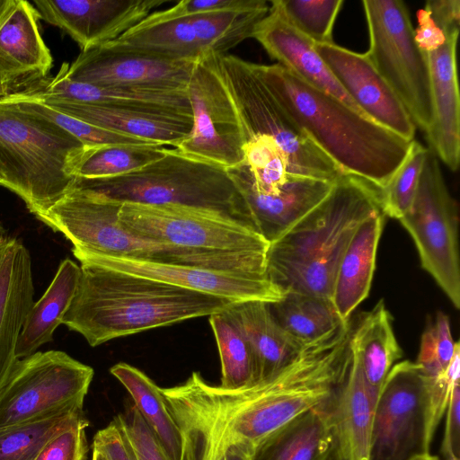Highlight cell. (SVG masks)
<instances>
[{
    "instance_id": "1",
    "label": "cell",
    "mask_w": 460,
    "mask_h": 460,
    "mask_svg": "<svg viewBox=\"0 0 460 460\" xmlns=\"http://www.w3.org/2000/svg\"><path fill=\"white\" fill-rule=\"evenodd\" d=\"M63 324L92 347L226 310L231 301L151 279L81 262Z\"/></svg>"
},
{
    "instance_id": "2",
    "label": "cell",
    "mask_w": 460,
    "mask_h": 460,
    "mask_svg": "<svg viewBox=\"0 0 460 460\" xmlns=\"http://www.w3.org/2000/svg\"><path fill=\"white\" fill-rule=\"evenodd\" d=\"M253 67L310 139L344 172L385 188L411 144L279 64Z\"/></svg>"
},
{
    "instance_id": "3",
    "label": "cell",
    "mask_w": 460,
    "mask_h": 460,
    "mask_svg": "<svg viewBox=\"0 0 460 460\" xmlns=\"http://www.w3.org/2000/svg\"><path fill=\"white\" fill-rule=\"evenodd\" d=\"M379 211L380 189L343 173L316 207L270 243L269 279L284 294L331 299L340 261L354 233Z\"/></svg>"
},
{
    "instance_id": "4",
    "label": "cell",
    "mask_w": 460,
    "mask_h": 460,
    "mask_svg": "<svg viewBox=\"0 0 460 460\" xmlns=\"http://www.w3.org/2000/svg\"><path fill=\"white\" fill-rule=\"evenodd\" d=\"M84 147L50 120L0 98V185L37 219L74 186Z\"/></svg>"
},
{
    "instance_id": "5",
    "label": "cell",
    "mask_w": 460,
    "mask_h": 460,
    "mask_svg": "<svg viewBox=\"0 0 460 460\" xmlns=\"http://www.w3.org/2000/svg\"><path fill=\"white\" fill-rule=\"evenodd\" d=\"M122 202L74 185L39 220L61 233L73 245L75 257L86 254L130 257L243 272L248 256L178 248L140 238L119 221Z\"/></svg>"
},
{
    "instance_id": "6",
    "label": "cell",
    "mask_w": 460,
    "mask_h": 460,
    "mask_svg": "<svg viewBox=\"0 0 460 460\" xmlns=\"http://www.w3.org/2000/svg\"><path fill=\"white\" fill-rule=\"evenodd\" d=\"M74 185L122 203L174 204L215 210L253 227L226 169L188 157L172 147L163 157L137 171L102 180H76Z\"/></svg>"
},
{
    "instance_id": "7",
    "label": "cell",
    "mask_w": 460,
    "mask_h": 460,
    "mask_svg": "<svg viewBox=\"0 0 460 460\" xmlns=\"http://www.w3.org/2000/svg\"><path fill=\"white\" fill-rule=\"evenodd\" d=\"M238 115L245 143L270 140L294 175L335 181L344 172L296 124L253 67L231 54H207Z\"/></svg>"
},
{
    "instance_id": "8",
    "label": "cell",
    "mask_w": 460,
    "mask_h": 460,
    "mask_svg": "<svg viewBox=\"0 0 460 460\" xmlns=\"http://www.w3.org/2000/svg\"><path fill=\"white\" fill-rule=\"evenodd\" d=\"M369 49L366 57L398 97L410 118L427 133L433 102L427 54L414 40L409 11L400 0H364Z\"/></svg>"
},
{
    "instance_id": "9",
    "label": "cell",
    "mask_w": 460,
    "mask_h": 460,
    "mask_svg": "<svg viewBox=\"0 0 460 460\" xmlns=\"http://www.w3.org/2000/svg\"><path fill=\"white\" fill-rule=\"evenodd\" d=\"M119 221L140 238L187 250L267 253L270 245L252 226L203 208L123 202Z\"/></svg>"
},
{
    "instance_id": "10",
    "label": "cell",
    "mask_w": 460,
    "mask_h": 460,
    "mask_svg": "<svg viewBox=\"0 0 460 460\" xmlns=\"http://www.w3.org/2000/svg\"><path fill=\"white\" fill-rule=\"evenodd\" d=\"M399 221L411 236L422 268L459 309L457 204L447 187L438 158L430 148L412 204Z\"/></svg>"
},
{
    "instance_id": "11",
    "label": "cell",
    "mask_w": 460,
    "mask_h": 460,
    "mask_svg": "<svg viewBox=\"0 0 460 460\" xmlns=\"http://www.w3.org/2000/svg\"><path fill=\"white\" fill-rule=\"evenodd\" d=\"M93 369L61 350L18 359L0 389V428L84 407Z\"/></svg>"
},
{
    "instance_id": "12",
    "label": "cell",
    "mask_w": 460,
    "mask_h": 460,
    "mask_svg": "<svg viewBox=\"0 0 460 460\" xmlns=\"http://www.w3.org/2000/svg\"><path fill=\"white\" fill-rule=\"evenodd\" d=\"M425 376L416 362L393 366L373 414L370 460H408L429 452Z\"/></svg>"
},
{
    "instance_id": "13",
    "label": "cell",
    "mask_w": 460,
    "mask_h": 460,
    "mask_svg": "<svg viewBox=\"0 0 460 460\" xmlns=\"http://www.w3.org/2000/svg\"><path fill=\"white\" fill-rule=\"evenodd\" d=\"M187 90L193 124L175 149L226 170L243 163L245 138L238 115L207 54L196 62Z\"/></svg>"
},
{
    "instance_id": "14",
    "label": "cell",
    "mask_w": 460,
    "mask_h": 460,
    "mask_svg": "<svg viewBox=\"0 0 460 460\" xmlns=\"http://www.w3.org/2000/svg\"><path fill=\"white\" fill-rule=\"evenodd\" d=\"M110 270L134 274L231 301L275 303L285 294L267 277L130 257L86 254L75 257Z\"/></svg>"
},
{
    "instance_id": "15",
    "label": "cell",
    "mask_w": 460,
    "mask_h": 460,
    "mask_svg": "<svg viewBox=\"0 0 460 460\" xmlns=\"http://www.w3.org/2000/svg\"><path fill=\"white\" fill-rule=\"evenodd\" d=\"M197 61L164 59L102 44L66 63V75L99 86L187 90Z\"/></svg>"
},
{
    "instance_id": "16",
    "label": "cell",
    "mask_w": 460,
    "mask_h": 460,
    "mask_svg": "<svg viewBox=\"0 0 460 460\" xmlns=\"http://www.w3.org/2000/svg\"><path fill=\"white\" fill-rule=\"evenodd\" d=\"M166 0H34L40 20L68 34L86 51L112 41Z\"/></svg>"
},
{
    "instance_id": "17",
    "label": "cell",
    "mask_w": 460,
    "mask_h": 460,
    "mask_svg": "<svg viewBox=\"0 0 460 460\" xmlns=\"http://www.w3.org/2000/svg\"><path fill=\"white\" fill-rule=\"evenodd\" d=\"M315 49L339 84L369 119L412 141L416 127L405 108L365 54L333 43Z\"/></svg>"
},
{
    "instance_id": "18",
    "label": "cell",
    "mask_w": 460,
    "mask_h": 460,
    "mask_svg": "<svg viewBox=\"0 0 460 460\" xmlns=\"http://www.w3.org/2000/svg\"><path fill=\"white\" fill-rule=\"evenodd\" d=\"M253 227L269 243L290 229L331 191L334 181L290 174L272 194L257 192L245 162L226 169Z\"/></svg>"
},
{
    "instance_id": "19",
    "label": "cell",
    "mask_w": 460,
    "mask_h": 460,
    "mask_svg": "<svg viewBox=\"0 0 460 460\" xmlns=\"http://www.w3.org/2000/svg\"><path fill=\"white\" fill-rule=\"evenodd\" d=\"M37 95L48 99L133 110L193 120L188 90L99 86L69 79L66 63L58 73L28 87Z\"/></svg>"
},
{
    "instance_id": "20",
    "label": "cell",
    "mask_w": 460,
    "mask_h": 460,
    "mask_svg": "<svg viewBox=\"0 0 460 460\" xmlns=\"http://www.w3.org/2000/svg\"><path fill=\"white\" fill-rule=\"evenodd\" d=\"M40 14L15 0L0 23V84L26 89L49 72L53 59L40 32Z\"/></svg>"
},
{
    "instance_id": "21",
    "label": "cell",
    "mask_w": 460,
    "mask_h": 460,
    "mask_svg": "<svg viewBox=\"0 0 460 460\" xmlns=\"http://www.w3.org/2000/svg\"><path fill=\"white\" fill-rule=\"evenodd\" d=\"M252 38L279 65L363 114L320 57L315 43L291 26L271 3L268 14L255 27Z\"/></svg>"
},
{
    "instance_id": "22",
    "label": "cell",
    "mask_w": 460,
    "mask_h": 460,
    "mask_svg": "<svg viewBox=\"0 0 460 460\" xmlns=\"http://www.w3.org/2000/svg\"><path fill=\"white\" fill-rule=\"evenodd\" d=\"M33 295L30 252L21 240L6 238L0 245V389L18 360L15 349Z\"/></svg>"
},
{
    "instance_id": "23",
    "label": "cell",
    "mask_w": 460,
    "mask_h": 460,
    "mask_svg": "<svg viewBox=\"0 0 460 460\" xmlns=\"http://www.w3.org/2000/svg\"><path fill=\"white\" fill-rule=\"evenodd\" d=\"M376 400L369 390L358 359L351 352L347 374L329 402L332 438L329 460H370Z\"/></svg>"
},
{
    "instance_id": "24",
    "label": "cell",
    "mask_w": 460,
    "mask_h": 460,
    "mask_svg": "<svg viewBox=\"0 0 460 460\" xmlns=\"http://www.w3.org/2000/svg\"><path fill=\"white\" fill-rule=\"evenodd\" d=\"M427 53L433 102V121L426 133L430 149L451 171L460 161V97L456 73L458 34Z\"/></svg>"
},
{
    "instance_id": "25",
    "label": "cell",
    "mask_w": 460,
    "mask_h": 460,
    "mask_svg": "<svg viewBox=\"0 0 460 460\" xmlns=\"http://www.w3.org/2000/svg\"><path fill=\"white\" fill-rule=\"evenodd\" d=\"M48 105L103 129L176 148L190 135L193 120L151 112L115 109L40 97Z\"/></svg>"
},
{
    "instance_id": "26",
    "label": "cell",
    "mask_w": 460,
    "mask_h": 460,
    "mask_svg": "<svg viewBox=\"0 0 460 460\" xmlns=\"http://www.w3.org/2000/svg\"><path fill=\"white\" fill-rule=\"evenodd\" d=\"M105 44L170 60L197 61L205 56L190 15L179 13L173 6L150 13L118 39Z\"/></svg>"
},
{
    "instance_id": "27",
    "label": "cell",
    "mask_w": 460,
    "mask_h": 460,
    "mask_svg": "<svg viewBox=\"0 0 460 460\" xmlns=\"http://www.w3.org/2000/svg\"><path fill=\"white\" fill-rule=\"evenodd\" d=\"M226 311L251 346L255 360L256 383L283 369L306 348L280 327L270 311V303L257 300L233 303Z\"/></svg>"
},
{
    "instance_id": "28",
    "label": "cell",
    "mask_w": 460,
    "mask_h": 460,
    "mask_svg": "<svg viewBox=\"0 0 460 460\" xmlns=\"http://www.w3.org/2000/svg\"><path fill=\"white\" fill-rule=\"evenodd\" d=\"M385 214L379 211L357 228L340 261L331 300L344 321L368 296Z\"/></svg>"
},
{
    "instance_id": "29",
    "label": "cell",
    "mask_w": 460,
    "mask_h": 460,
    "mask_svg": "<svg viewBox=\"0 0 460 460\" xmlns=\"http://www.w3.org/2000/svg\"><path fill=\"white\" fill-rule=\"evenodd\" d=\"M329 402L272 433L256 448L252 460H329L332 442Z\"/></svg>"
},
{
    "instance_id": "30",
    "label": "cell",
    "mask_w": 460,
    "mask_h": 460,
    "mask_svg": "<svg viewBox=\"0 0 460 460\" xmlns=\"http://www.w3.org/2000/svg\"><path fill=\"white\" fill-rule=\"evenodd\" d=\"M81 268L70 259L61 261L54 279L41 297L33 303L20 333L15 356L18 359L37 352L52 341L76 293Z\"/></svg>"
},
{
    "instance_id": "31",
    "label": "cell",
    "mask_w": 460,
    "mask_h": 460,
    "mask_svg": "<svg viewBox=\"0 0 460 460\" xmlns=\"http://www.w3.org/2000/svg\"><path fill=\"white\" fill-rule=\"evenodd\" d=\"M392 320L380 300L350 331V350L358 359L369 390L376 399L389 371L402 355Z\"/></svg>"
},
{
    "instance_id": "32",
    "label": "cell",
    "mask_w": 460,
    "mask_h": 460,
    "mask_svg": "<svg viewBox=\"0 0 460 460\" xmlns=\"http://www.w3.org/2000/svg\"><path fill=\"white\" fill-rule=\"evenodd\" d=\"M270 311L280 327L304 347L321 342L349 323L337 313L331 299L286 293L270 303Z\"/></svg>"
},
{
    "instance_id": "33",
    "label": "cell",
    "mask_w": 460,
    "mask_h": 460,
    "mask_svg": "<svg viewBox=\"0 0 460 460\" xmlns=\"http://www.w3.org/2000/svg\"><path fill=\"white\" fill-rule=\"evenodd\" d=\"M110 372L129 393L133 403L169 459L181 460L180 429L167 407L162 388L144 372L127 363L114 365Z\"/></svg>"
},
{
    "instance_id": "34",
    "label": "cell",
    "mask_w": 460,
    "mask_h": 460,
    "mask_svg": "<svg viewBox=\"0 0 460 460\" xmlns=\"http://www.w3.org/2000/svg\"><path fill=\"white\" fill-rule=\"evenodd\" d=\"M265 0H247L239 7L190 15L197 39L205 55L226 54L247 38L268 14Z\"/></svg>"
},
{
    "instance_id": "35",
    "label": "cell",
    "mask_w": 460,
    "mask_h": 460,
    "mask_svg": "<svg viewBox=\"0 0 460 460\" xmlns=\"http://www.w3.org/2000/svg\"><path fill=\"white\" fill-rule=\"evenodd\" d=\"M170 147L158 145L84 146L75 169L76 180L112 178L137 171L163 157Z\"/></svg>"
},
{
    "instance_id": "36",
    "label": "cell",
    "mask_w": 460,
    "mask_h": 460,
    "mask_svg": "<svg viewBox=\"0 0 460 460\" xmlns=\"http://www.w3.org/2000/svg\"><path fill=\"white\" fill-rule=\"evenodd\" d=\"M83 409L55 414L0 428V460H34L56 435L84 419Z\"/></svg>"
},
{
    "instance_id": "37",
    "label": "cell",
    "mask_w": 460,
    "mask_h": 460,
    "mask_svg": "<svg viewBox=\"0 0 460 460\" xmlns=\"http://www.w3.org/2000/svg\"><path fill=\"white\" fill-rule=\"evenodd\" d=\"M221 361V386L241 388L256 383L252 350L226 310L209 315Z\"/></svg>"
},
{
    "instance_id": "38",
    "label": "cell",
    "mask_w": 460,
    "mask_h": 460,
    "mask_svg": "<svg viewBox=\"0 0 460 460\" xmlns=\"http://www.w3.org/2000/svg\"><path fill=\"white\" fill-rule=\"evenodd\" d=\"M4 98L26 111L50 120L76 137L84 146H90L104 144L154 145L103 129L70 116L48 105L28 89L12 93Z\"/></svg>"
},
{
    "instance_id": "39",
    "label": "cell",
    "mask_w": 460,
    "mask_h": 460,
    "mask_svg": "<svg viewBox=\"0 0 460 460\" xmlns=\"http://www.w3.org/2000/svg\"><path fill=\"white\" fill-rule=\"evenodd\" d=\"M288 22L315 44L333 43L332 28L342 0L270 1Z\"/></svg>"
},
{
    "instance_id": "40",
    "label": "cell",
    "mask_w": 460,
    "mask_h": 460,
    "mask_svg": "<svg viewBox=\"0 0 460 460\" xmlns=\"http://www.w3.org/2000/svg\"><path fill=\"white\" fill-rule=\"evenodd\" d=\"M428 148L415 139L387 185L380 189L381 208L385 216L399 220L410 209L419 185Z\"/></svg>"
},
{
    "instance_id": "41",
    "label": "cell",
    "mask_w": 460,
    "mask_h": 460,
    "mask_svg": "<svg viewBox=\"0 0 460 460\" xmlns=\"http://www.w3.org/2000/svg\"><path fill=\"white\" fill-rule=\"evenodd\" d=\"M458 347L459 342L452 338L448 316L438 312L421 335L416 363L426 376H438L447 370Z\"/></svg>"
},
{
    "instance_id": "42",
    "label": "cell",
    "mask_w": 460,
    "mask_h": 460,
    "mask_svg": "<svg viewBox=\"0 0 460 460\" xmlns=\"http://www.w3.org/2000/svg\"><path fill=\"white\" fill-rule=\"evenodd\" d=\"M425 376V375H424ZM460 377V347L456 349L447 370L434 377L425 376L426 439L430 447L437 427L446 412L449 396Z\"/></svg>"
},
{
    "instance_id": "43",
    "label": "cell",
    "mask_w": 460,
    "mask_h": 460,
    "mask_svg": "<svg viewBox=\"0 0 460 460\" xmlns=\"http://www.w3.org/2000/svg\"><path fill=\"white\" fill-rule=\"evenodd\" d=\"M116 417L121 423L137 460H170L133 402L128 401L123 412Z\"/></svg>"
},
{
    "instance_id": "44",
    "label": "cell",
    "mask_w": 460,
    "mask_h": 460,
    "mask_svg": "<svg viewBox=\"0 0 460 460\" xmlns=\"http://www.w3.org/2000/svg\"><path fill=\"white\" fill-rule=\"evenodd\" d=\"M86 418L56 435L41 448L34 460H85L89 447L85 429Z\"/></svg>"
},
{
    "instance_id": "45",
    "label": "cell",
    "mask_w": 460,
    "mask_h": 460,
    "mask_svg": "<svg viewBox=\"0 0 460 460\" xmlns=\"http://www.w3.org/2000/svg\"><path fill=\"white\" fill-rule=\"evenodd\" d=\"M93 450L103 455L107 460H137L131 443L119 420L115 417L93 437Z\"/></svg>"
},
{
    "instance_id": "46",
    "label": "cell",
    "mask_w": 460,
    "mask_h": 460,
    "mask_svg": "<svg viewBox=\"0 0 460 460\" xmlns=\"http://www.w3.org/2000/svg\"><path fill=\"white\" fill-rule=\"evenodd\" d=\"M441 454L445 460H460V383L453 387L447 407Z\"/></svg>"
},
{
    "instance_id": "47",
    "label": "cell",
    "mask_w": 460,
    "mask_h": 460,
    "mask_svg": "<svg viewBox=\"0 0 460 460\" xmlns=\"http://www.w3.org/2000/svg\"><path fill=\"white\" fill-rule=\"evenodd\" d=\"M445 36L459 34L460 1L429 0L425 7Z\"/></svg>"
},
{
    "instance_id": "48",
    "label": "cell",
    "mask_w": 460,
    "mask_h": 460,
    "mask_svg": "<svg viewBox=\"0 0 460 460\" xmlns=\"http://www.w3.org/2000/svg\"><path fill=\"white\" fill-rule=\"evenodd\" d=\"M418 26L414 30V40L419 48L427 53L441 47L447 38L426 9L417 13Z\"/></svg>"
},
{
    "instance_id": "49",
    "label": "cell",
    "mask_w": 460,
    "mask_h": 460,
    "mask_svg": "<svg viewBox=\"0 0 460 460\" xmlns=\"http://www.w3.org/2000/svg\"><path fill=\"white\" fill-rule=\"evenodd\" d=\"M246 2L247 0H183L173 7L181 13L194 15L236 8Z\"/></svg>"
},
{
    "instance_id": "50",
    "label": "cell",
    "mask_w": 460,
    "mask_h": 460,
    "mask_svg": "<svg viewBox=\"0 0 460 460\" xmlns=\"http://www.w3.org/2000/svg\"><path fill=\"white\" fill-rule=\"evenodd\" d=\"M252 455L249 451L234 447L226 451L224 460H252Z\"/></svg>"
},
{
    "instance_id": "51",
    "label": "cell",
    "mask_w": 460,
    "mask_h": 460,
    "mask_svg": "<svg viewBox=\"0 0 460 460\" xmlns=\"http://www.w3.org/2000/svg\"><path fill=\"white\" fill-rule=\"evenodd\" d=\"M14 2L15 0H0V23L3 22Z\"/></svg>"
},
{
    "instance_id": "52",
    "label": "cell",
    "mask_w": 460,
    "mask_h": 460,
    "mask_svg": "<svg viewBox=\"0 0 460 460\" xmlns=\"http://www.w3.org/2000/svg\"><path fill=\"white\" fill-rule=\"evenodd\" d=\"M22 91L21 88L13 86V85H5L0 84V98L8 96L12 93Z\"/></svg>"
},
{
    "instance_id": "53",
    "label": "cell",
    "mask_w": 460,
    "mask_h": 460,
    "mask_svg": "<svg viewBox=\"0 0 460 460\" xmlns=\"http://www.w3.org/2000/svg\"><path fill=\"white\" fill-rule=\"evenodd\" d=\"M408 460H440L438 456L431 455L429 452L422 453L411 457Z\"/></svg>"
},
{
    "instance_id": "54",
    "label": "cell",
    "mask_w": 460,
    "mask_h": 460,
    "mask_svg": "<svg viewBox=\"0 0 460 460\" xmlns=\"http://www.w3.org/2000/svg\"><path fill=\"white\" fill-rule=\"evenodd\" d=\"M92 460H107L106 457L96 450H93Z\"/></svg>"
},
{
    "instance_id": "55",
    "label": "cell",
    "mask_w": 460,
    "mask_h": 460,
    "mask_svg": "<svg viewBox=\"0 0 460 460\" xmlns=\"http://www.w3.org/2000/svg\"><path fill=\"white\" fill-rule=\"evenodd\" d=\"M7 237L5 236V230L0 224V245L5 241Z\"/></svg>"
}]
</instances>
